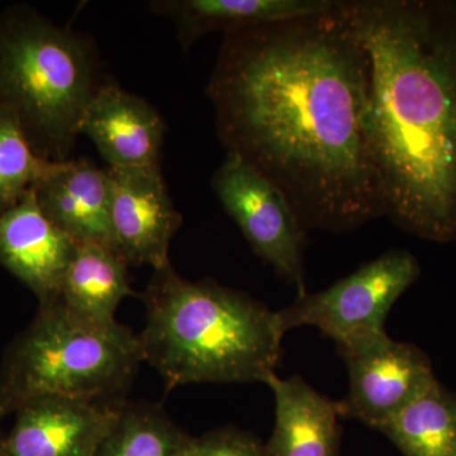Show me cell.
<instances>
[{
  "label": "cell",
  "mask_w": 456,
  "mask_h": 456,
  "mask_svg": "<svg viewBox=\"0 0 456 456\" xmlns=\"http://www.w3.org/2000/svg\"><path fill=\"white\" fill-rule=\"evenodd\" d=\"M191 440L160 408L122 402L97 456H187Z\"/></svg>",
  "instance_id": "cell-18"
},
{
  "label": "cell",
  "mask_w": 456,
  "mask_h": 456,
  "mask_svg": "<svg viewBox=\"0 0 456 456\" xmlns=\"http://www.w3.org/2000/svg\"><path fill=\"white\" fill-rule=\"evenodd\" d=\"M403 456H456V395L437 384L380 428Z\"/></svg>",
  "instance_id": "cell-17"
},
{
  "label": "cell",
  "mask_w": 456,
  "mask_h": 456,
  "mask_svg": "<svg viewBox=\"0 0 456 456\" xmlns=\"http://www.w3.org/2000/svg\"><path fill=\"white\" fill-rule=\"evenodd\" d=\"M77 244L41 212L33 191L0 215V265L32 290L40 303L59 298Z\"/></svg>",
  "instance_id": "cell-12"
},
{
  "label": "cell",
  "mask_w": 456,
  "mask_h": 456,
  "mask_svg": "<svg viewBox=\"0 0 456 456\" xmlns=\"http://www.w3.org/2000/svg\"><path fill=\"white\" fill-rule=\"evenodd\" d=\"M338 0H163L152 2L156 13L171 18L183 49L211 32L239 31L263 23L321 13Z\"/></svg>",
  "instance_id": "cell-15"
},
{
  "label": "cell",
  "mask_w": 456,
  "mask_h": 456,
  "mask_svg": "<svg viewBox=\"0 0 456 456\" xmlns=\"http://www.w3.org/2000/svg\"><path fill=\"white\" fill-rule=\"evenodd\" d=\"M368 53L365 130L384 217L431 240H456V4L345 0Z\"/></svg>",
  "instance_id": "cell-2"
},
{
  "label": "cell",
  "mask_w": 456,
  "mask_h": 456,
  "mask_svg": "<svg viewBox=\"0 0 456 456\" xmlns=\"http://www.w3.org/2000/svg\"><path fill=\"white\" fill-rule=\"evenodd\" d=\"M187 456H266V452L253 435L227 428L193 437Z\"/></svg>",
  "instance_id": "cell-20"
},
{
  "label": "cell",
  "mask_w": 456,
  "mask_h": 456,
  "mask_svg": "<svg viewBox=\"0 0 456 456\" xmlns=\"http://www.w3.org/2000/svg\"><path fill=\"white\" fill-rule=\"evenodd\" d=\"M53 163L36 154L16 116L0 107V215L17 206Z\"/></svg>",
  "instance_id": "cell-19"
},
{
  "label": "cell",
  "mask_w": 456,
  "mask_h": 456,
  "mask_svg": "<svg viewBox=\"0 0 456 456\" xmlns=\"http://www.w3.org/2000/svg\"><path fill=\"white\" fill-rule=\"evenodd\" d=\"M275 424L266 456H336L340 440L338 402L321 395L302 378L272 374Z\"/></svg>",
  "instance_id": "cell-14"
},
{
  "label": "cell",
  "mask_w": 456,
  "mask_h": 456,
  "mask_svg": "<svg viewBox=\"0 0 456 456\" xmlns=\"http://www.w3.org/2000/svg\"><path fill=\"white\" fill-rule=\"evenodd\" d=\"M224 36L208 95L227 151L283 191L305 231L384 217L365 130L368 53L344 0Z\"/></svg>",
  "instance_id": "cell-1"
},
{
  "label": "cell",
  "mask_w": 456,
  "mask_h": 456,
  "mask_svg": "<svg viewBox=\"0 0 456 456\" xmlns=\"http://www.w3.org/2000/svg\"><path fill=\"white\" fill-rule=\"evenodd\" d=\"M212 189L254 253L292 284L297 296L307 292L303 268L307 231L283 191L230 151L213 175Z\"/></svg>",
  "instance_id": "cell-7"
},
{
  "label": "cell",
  "mask_w": 456,
  "mask_h": 456,
  "mask_svg": "<svg viewBox=\"0 0 456 456\" xmlns=\"http://www.w3.org/2000/svg\"><path fill=\"white\" fill-rule=\"evenodd\" d=\"M341 356L350 382L349 393L338 402L341 419H358L374 430L439 384L419 347L388 334Z\"/></svg>",
  "instance_id": "cell-8"
},
{
  "label": "cell",
  "mask_w": 456,
  "mask_h": 456,
  "mask_svg": "<svg viewBox=\"0 0 456 456\" xmlns=\"http://www.w3.org/2000/svg\"><path fill=\"white\" fill-rule=\"evenodd\" d=\"M127 268V261L113 248L79 244L62 279L59 299L86 322L113 325L119 303L134 294Z\"/></svg>",
  "instance_id": "cell-16"
},
{
  "label": "cell",
  "mask_w": 456,
  "mask_h": 456,
  "mask_svg": "<svg viewBox=\"0 0 456 456\" xmlns=\"http://www.w3.org/2000/svg\"><path fill=\"white\" fill-rule=\"evenodd\" d=\"M41 212L75 244L114 248L107 169L88 160L53 163L32 188Z\"/></svg>",
  "instance_id": "cell-13"
},
{
  "label": "cell",
  "mask_w": 456,
  "mask_h": 456,
  "mask_svg": "<svg viewBox=\"0 0 456 456\" xmlns=\"http://www.w3.org/2000/svg\"><path fill=\"white\" fill-rule=\"evenodd\" d=\"M142 362L139 335L128 327L93 325L59 298L40 303L3 360L0 421L46 395L119 402Z\"/></svg>",
  "instance_id": "cell-5"
},
{
  "label": "cell",
  "mask_w": 456,
  "mask_h": 456,
  "mask_svg": "<svg viewBox=\"0 0 456 456\" xmlns=\"http://www.w3.org/2000/svg\"><path fill=\"white\" fill-rule=\"evenodd\" d=\"M419 273L412 254L393 248L325 290L297 296L278 311L281 329L316 327L335 342L338 353L358 349L387 335V314Z\"/></svg>",
  "instance_id": "cell-6"
},
{
  "label": "cell",
  "mask_w": 456,
  "mask_h": 456,
  "mask_svg": "<svg viewBox=\"0 0 456 456\" xmlns=\"http://www.w3.org/2000/svg\"><path fill=\"white\" fill-rule=\"evenodd\" d=\"M122 402L46 395L22 404L0 456H97Z\"/></svg>",
  "instance_id": "cell-10"
},
{
  "label": "cell",
  "mask_w": 456,
  "mask_h": 456,
  "mask_svg": "<svg viewBox=\"0 0 456 456\" xmlns=\"http://www.w3.org/2000/svg\"><path fill=\"white\" fill-rule=\"evenodd\" d=\"M0 439H2V435H0Z\"/></svg>",
  "instance_id": "cell-21"
},
{
  "label": "cell",
  "mask_w": 456,
  "mask_h": 456,
  "mask_svg": "<svg viewBox=\"0 0 456 456\" xmlns=\"http://www.w3.org/2000/svg\"><path fill=\"white\" fill-rule=\"evenodd\" d=\"M143 362L167 388L189 383H265L281 356L278 312L213 281H191L173 266L155 270L142 296Z\"/></svg>",
  "instance_id": "cell-3"
},
{
  "label": "cell",
  "mask_w": 456,
  "mask_h": 456,
  "mask_svg": "<svg viewBox=\"0 0 456 456\" xmlns=\"http://www.w3.org/2000/svg\"><path fill=\"white\" fill-rule=\"evenodd\" d=\"M89 38L28 8L0 17V107L16 116L44 160H69L77 123L99 84Z\"/></svg>",
  "instance_id": "cell-4"
},
{
  "label": "cell",
  "mask_w": 456,
  "mask_h": 456,
  "mask_svg": "<svg viewBox=\"0 0 456 456\" xmlns=\"http://www.w3.org/2000/svg\"><path fill=\"white\" fill-rule=\"evenodd\" d=\"M114 248L128 265H170L171 240L182 224L161 167H110Z\"/></svg>",
  "instance_id": "cell-9"
},
{
  "label": "cell",
  "mask_w": 456,
  "mask_h": 456,
  "mask_svg": "<svg viewBox=\"0 0 456 456\" xmlns=\"http://www.w3.org/2000/svg\"><path fill=\"white\" fill-rule=\"evenodd\" d=\"M164 134L151 104L110 82L99 84L77 123L110 167H161Z\"/></svg>",
  "instance_id": "cell-11"
}]
</instances>
